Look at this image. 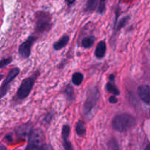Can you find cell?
I'll use <instances>...</instances> for the list:
<instances>
[{
    "instance_id": "obj_3",
    "label": "cell",
    "mask_w": 150,
    "mask_h": 150,
    "mask_svg": "<svg viewBox=\"0 0 150 150\" xmlns=\"http://www.w3.org/2000/svg\"><path fill=\"white\" fill-rule=\"evenodd\" d=\"M38 74H39V73L37 72L32 77L27 78V79H25L24 80H23L17 91V98L18 99L23 100L29 96L31 91H32V87L35 84V80H36Z\"/></svg>"
},
{
    "instance_id": "obj_14",
    "label": "cell",
    "mask_w": 150,
    "mask_h": 150,
    "mask_svg": "<svg viewBox=\"0 0 150 150\" xmlns=\"http://www.w3.org/2000/svg\"><path fill=\"white\" fill-rule=\"evenodd\" d=\"M83 75L81 73H75L73 75V77H72V81L76 86H79V85L81 84V83L83 82Z\"/></svg>"
},
{
    "instance_id": "obj_20",
    "label": "cell",
    "mask_w": 150,
    "mask_h": 150,
    "mask_svg": "<svg viewBox=\"0 0 150 150\" xmlns=\"http://www.w3.org/2000/svg\"><path fill=\"white\" fill-rule=\"evenodd\" d=\"M98 7V9H97L98 13L103 14V13L105 11V1H100L99 2H98V7Z\"/></svg>"
},
{
    "instance_id": "obj_24",
    "label": "cell",
    "mask_w": 150,
    "mask_h": 150,
    "mask_svg": "<svg viewBox=\"0 0 150 150\" xmlns=\"http://www.w3.org/2000/svg\"><path fill=\"white\" fill-rule=\"evenodd\" d=\"M41 150H54V149L51 144H43L41 148Z\"/></svg>"
},
{
    "instance_id": "obj_7",
    "label": "cell",
    "mask_w": 150,
    "mask_h": 150,
    "mask_svg": "<svg viewBox=\"0 0 150 150\" xmlns=\"http://www.w3.org/2000/svg\"><path fill=\"white\" fill-rule=\"evenodd\" d=\"M37 40L35 37H29L25 42L21 43L19 46L18 52L21 57L23 59L29 58L31 54V49L34 42Z\"/></svg>"
},
{
    "instance_id": "obj_16",
    "label": "cell",
    "mask_w": 150,
    "mask_h": 150,
    "mask_svg": "<svg viewBox=\"0 0 150 150\" xmlns=\"http://www.w3.org/2000/svg\"><path fill=\"white\" fill-rule=\"evenodd\" d=\"M99 1L97 0H89L86 3V10L88 12H91L95 10L98 7V4Z\"/></svg>"
},
{
    "instance_id": "obj_25",
    "label": "cell",
    "mask_w": 150,
    "mask_h": 150,
    "mask_svg": "<svg viewBox=\"0 0 150 150\" xmlns=\"http://www.w3.org/2000/svg\"><path fill=\"white\" fill-rule=\"evenodd\" d=\"M109 79H110V81L114 82V75H111V76H109Z\"/></svg>"
},
{
    "instance_id": "obj_19",
    "label": "cell",
    "mask_w": 150,
    "mask_h": 150,
    "mask_svg": "<svg viewBox=\"0 0 150 150\" xmlns=\"http://www.w3.org/2000/svg\"><path fill=\"white\" fill-rule=\"evenodd\" d=\"M129 20H130V16H125V17L122 18V20L119 22L118 25H117V30H120V29H121L122 28L124 27V26L127 24Z\"/></svg>"
},
{
    "instance_id": "obj_18",
    "label": "cell",
    "mask_w": 150,
    "mask_h": 150,
    "mask_svg": "<svg viewBox=\"0 0 150 150\" xmlns=\"http://www.w3.org/2000/svg\"><path fill=\"white\" fill-rule=\"evenodd\" d=\"M108 147L111 150H120V146L116 139H111L108 142Z\"/></svg>"
},
{
    "instance_id": "obj_10",
    "label": "cell",
    "mask_w": 150,
    "mask_h": 150,
    "mask_svg": "<svg viewBox=\"0 0 150 150\" xmlns=\"http://www.w3.org/2000/svg\"><path fill=\"white\" fill-rule=\"evenodd\" d=\"M69 40H70V38L67 35H64L62 38H60L58 41L55 42L54 44V48L57 51H59V50H61L62 48H64L66 45H67L69 42Z\"/></svg>"
},
{
    "instance_id": "obj_27",
    "label": "cell",
    "mask_w": 150,
    "mask_h": 150,
    "mask_svg": "<svg viewBox=\"0 0 150 150\" xmlns=\"http://www.w3.org/2000/svg\"><path fill=\"white\" fill-rule=\"evenodd\" d=\"M0 150H6V147L4 146H0Z\"/></svg>"
},
{
    "instance_id": "obj_23",
    "label": "cell",
    "mask_w": 150,
    "mask_h": 150,
    "mask_svg": "<svg viewBox=\"0 0 150 150\" xmlns=\"http://www.w3.org/2000/svg\"><path fill=\"white\" fill-rule=\"evenodd\" d=\"M108 101H109L110 103L115 104V103H117V102H118V99L116 98V96H114V95H113V96L110 97L109 99H108Z\"/></svg>"
},
{
    "instance_id": "obj_12",
    "label": "cell",
    "mask_w": 150,
    "mask_h": 150,
    "mask_svg": "<svg viewBox=\"0 0 150 150\" xmlns=\"http://www.w3.org/2000/svg\"><path fill=\"white\" fill-rule=\"evenodd\" d=\"M95 42V38L93 36H89L84 38L81 41V45L85 48H90Z\"/></svg>"
},
{
    "instance_id": "obj_6",
    "label": "cell",
    "mask_w": 150,
    "mask_h": 150,
    "mask_svg": "<svg viewBox=\"0 0 150 150\" xmlns=\"http://www.w3.org/2000/svg\"><path fill=\"white\" fill-rule=\"evenodd\" d=\"M20 73V70L18 67L16 68H13L9 72V73L7 74V76H6V79L4 80V83H2V85L0 87V99L2 98L3 97L5 96L7 92H8L9 88H10V84L11 83V82L16 79L18 76V75Z\"/></svg>"
},
{
    "instance_id": "obj_2",
    "label": "cell",
    "mask_w": 150,
    "mask_h": 150,
    "mask_svg": "<svg viewBox=\"0 0 150 150\" xmlns=\"http://www.w3.org/2000/svg\"><path fill=\"white\" fill-rule=\"evenodd\" d=\"M52 26V17L48 12L38 11L35 13V29L40 33L48 32Z\"/></svg>"
},
{
    "instance_id": "obj_4",
    "label": "cell",
    "mask_w": 150,
    "mask_h": 150,
    "mask_svg": "<svg viewBox=\"0 0 150 150\" xmlns=\"http://www.w3.org/2000/svg\"><path fill=\"white\" fill-rule=\"evenodd\" d=\"M44 139L43 133L40 130H33L29 135L28 145L25 150H41L42 140Z\"/></svg>"
},
{
    "instance_id": "obj_9",
    "label": "cell",
    "mask_w": 150,
    "mask_h": 150,
    "mask_svg": "<svg viewBox=\"0 0 150 150\" xmlns=\"http://www.w3.org/2000/svg\"><path fill=\"white\" fill-rule=\"evenodd\" d=\"M105 52H106V43L105 41L102 40L97 45L95 51V57L98 59L103 58L105 55Z\"/></svg>"
},
{
    "instance_id": "obj_22",
    "label": "cell",
    "mask_w": 150,
    "mask_h": 150,
    "mask_svg": "<svg viewBox=\"0 0 150 150\" xmlns=\"http://www.w3.org/2000/svg\"><path fill=\"white\" fill-rule=\"evenodd\" d=\"M63 146L65 150H73V146L68 140H63Z\"/></svg>"
},
{
    "instance_id": "obj_1",
    "label": "cell",
    "mask_w": 150,
    "mask_h": 150,
    "mask_svg": "<svg viewBox=\"0 0 150 150\" xmlns=\"http://www.w3.org/2000/svg\"><path fill=\"white\" fill-rule=\"evenodd\" d=\"M136 125V120L133 116L129 114H117L114 117L112 121V127L117 131L124 133L135 127Z\"/></svg>"
},
{
    "instance_id": "obj_21",
    "label": "cell",
    "mask_w": 150,
    "mask_h": 150,
    "mask_svg": "<svg viewBox=\"0 0 150 150\" xmlns=\"http://www.w3.org/2000/svg\"><path fill=\"white\" fill-rule=\"evenodd\" d=\"M12 62V58L11 57H9L7 59H3L0 61V69L4 68V67L8 65L10 62Z\"/></svg>"
},
{
    "instance_id": "obj_13",
    "label": "cell",
    "mask_w": 150,
    "mask_h": 150,
    "mask_svg": "<svg viewBox=\"0 0 150 150\" xmlns=\"http://www.w3.org/2000/svg\"><path fill=\"white\" fill-rule=\"evenodd\" d=\"M76 133H77L79 136H83V135L86 133V126H85L84 122L82 121L78 122L76 126Z\"/></svg>"
},
{
    "instance_id": "obj_11",
    "label": "cell",
    "mask_w": 150,
    "mask_h": 150,
    "mask_svg": "<svg viewBox=\"0 0 150 150\" xmlns=\"http://www.w3.org/2000/svg\"><path fill=\"white\" fill-rule=\"evenodd\" d=\"M64 94L68 100L71 101L74 100L75 98L74 89H73V88L70 85H67V86L64 88Z\"/></svg>"
},
{
    "instance_id": "obj_17",
    "label": "cell",
    "mask_w": 150,
    "mask_h": 150,
    "mask_svg": "<svg viewBox=\"0 0 150 150\" xmlns=\"http://www.w3.org/2000/svg\"><path fill=\"white\" fill-rule=\"evenodd\" d=\"M70 133V127L68 125H63L62 129V137L63 140H68L69 136Z\"/></svg>"
},
{
    "instance_id": "obj_8",
    "label": "cell",
    "mask_w": 150,
    "mask_h": 150,
    "mask_svg": "<svg viewBox=\"0 0 150 150\" xmlns=\"http://www.w3.org/2000/svg\"><path fill=\"white\" fill-rule=\"evenodd\" d=\"M137 92L140 99L145 103L150 105V86L148 85H141L138 87Z\"/></svg>"
},
{
    "instance_id": "obj_5",
    "label": "cell",
    "mask_w": 150,
    "mask_h": 150,
    "mask_svg": "<svg viewBox=\"0 0 150 150\" xmlns=\"http://www.w3.org/2000/svg\"><path fill=\"white\" fill-rule=\"evenodd\" d=\"M100 93L99 91L97 88H93L89 92L86 98V102H85L84 105H83V114L85 115H87L92 111L94 107L98 103V99H99Z\"/></svg>"
},
{
    "instance_id": "obj_26",
    "label": "cell",
    "mask_w": 150,
    "mask_h": 150,
    "mask_svg": "<svg viewBox=\"0 0 150 150\" xmlns=\"http://www.w3.org/2000/svg\"><path fill=\"white\" fill-rule=\"evenodd\" d=\"M145 150H150V144L147 145V146H146V148H145Z\"/></svg>"
},
{
    "instance_id": "obj_15",
    "label": "cell",
    "mask_w": 150,
    "mask_h": 150,
    "mask_svg": "<svg viewBox=\"0 0 150 150\" xmlns=\"http://www.w3.org/2000/svg\"><path fill=\"white\" fill-rule=\"evenodd\" d=\"M106 89L108 90V92H110V93H112L113 95H114V96L120 95V90H119L118 88L116 86V85L114 84L112 81H109L107 83Z\"/></svg>"
}]
</instances>
